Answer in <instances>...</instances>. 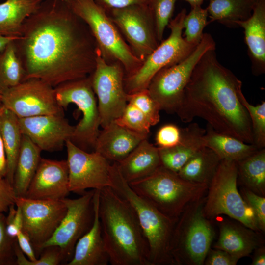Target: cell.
Instances as JSON below:
<instances>
[{
  "instance_id": "obj_33",
  "label": "cell",
  "mask_w": 265,
  "mask_h": 265,
  "mask_svg": "<svg viewBox=\"0 0 265 265\" xmlns=\"http://www.w3.org/2000/svg\"><path fill=\"white\" fill-rule=\"evenodd\" d=\"M25 76L13 40L0 52V90L2 92L19 84L24 81Z\"/></svg>"
},
{
  "instance_id": "obj_39",
  "label": "cell",
  "mask_w": 265,
  "mask_h": 265,
  "mask_svg": "<svg viewBox=\"0 0 265 265\" xmlns=\"http://www.w3.org/2000/svg\"><path fill=\"white\" fill-rule=\"evenodd\" d=\"M177 0H151L150 7L152 11L159 41L163 39L164 31L172 19Z\"/></svg>"
},
{
  "instance_id": "obj_31",
  "label": "cell",
  "mask_w": 265,
  "mask_h": 265,
  "mask_svg": "<svg viewBox=\"0 0 265 265\" xmlns=\"http://www.w3.org/2000/svg\"><path fill=\"white\" fill-rule=\"evenodd\" d=\"M221 160L212 150L204 146L190 158L178 174L186 181L209 186Z\"/></svg>"
},
{
  "instance_id": "obj_53",
  "label": "cell",
  "mask_w": 265,
  "mask_h": 265,
  "mask_svg": "<svg viewBox=\"0 0 265 265\" xmlns=\"http://www.w3.org/2000/svg\"><path fill=\"white\" fill-rule=\"evenodd\" d=\"M63 0V1H64L68 3L69 1L70 0Z\"/></svg>"
},
{
  "instance_id": "obj_11",
  "label": "cell",
  "mask_w": 265,
  "mask_h": 265,
  "mask_svg": "<svg viewBox=\"0 0 265 265\" xmlns=\"http://www.w3.org/2000/svg\"><path fill=\"white\" fill-rule=\"evenodd\" d=\"M58 104L66 109L70 104L76 105L82 113V118L75 126L71 141L87 151L94 149L100 132V117L90 75L81 79L67 81L54 87Z\"/></svg>"
},
{
  "instance_id": "obj_44",
  "label": "cell",
  "mask_w": 265,
  "mask_h": 265,
  "mask_svg": "<svg viewBox=\"0 0 265 265\" xmlns=\"http://www.w3.org/2000/svg\"><path fill=\"white\" fill-rule=\"evenodd\" d=\"M16 199L12 186L5 178H0V212H7L15 205Z\"/></svg>"
},
{
  "instance_id": "obj_41",
  "label": "cell",
  "mask_w": 265,
  "mask_h": 265,
  "mask_svg": "<svg viewBox=\"0 0 265 265\" xmlns=\"http://www.w3.org/2000/svg\"><path fill=\"white\" fill-rule=\"evenodd\" d=\"M242 197L253 212L260 231H265V198L244 188Z\"/></svg>"
},
{
  "instance_id": "obj_40",
  "label": "cell",
  "mask_w": 265,
  "mask_h": 265,
  "mask_svg": "<svg viewBox=\"0 0 265 265\" xmlns=\"http://www.w3.org/2000/svg\"><path fill=\"white\" fill-rule=\"evenodd\" d=\"M5 217L3 212H0V265H16V239L11 238L7 233Z\"/></svg>"
},
{
  "instance_id": "obj_19",
  "label": "cell",
  "mask_w": 265,
  "mask_h": 265,
  "mask_svg": "<svg viewBox=\"0 0 265 265\" xmlns=\"http://www.w3.org/2000/svg\"><path fill=\"white\" fill-rule=\"evenodd\" d=\"M70 193L67 160L41 159L25 197L61 200Z\"/></svg>"
},
{
  "instance_id": "obj_25",
  "label": "cell",
  "mask_w": 265,
  "mask_h": 265,
  "mask_svg": "<svg viewBox=\"0 0 265 265\" xmlns=\"http://www.w3.org/2000/svg\"><path fill=\"white\" fill-rule=\"evenodd\" d=\"M42 151L23 134L12 187L16 197H25L41 159Z\"/></svg>"
},
{
  "instance_id": "obj_28",
  "label": "cell",
  "mask_w": 265,
  "mask_h": 265,
  "mask_svg": "<svg viewBox=\"0 0 265 265\" xmlns=\"http://www.w3.org/2000/svg\"><path fill=\"white\" fill-rule=\"evenodd\" d=\"M208 23L217 22L229 27H237L239 22L252 15L258 0H207Z\"/></svg>"
},
{
  "instance_id": "obj_48",
  "label": "cell",
  "mask_w": 265,
  "mask_h": 265,
  "mask_svg": "<svg viewBox=\"0 0 265 265\" xmlns=\"http://www.w3.org/2000/svg\"><path fill=\"white\" fill-rule=\"evenodd\" d=\"M3 107L0 102V115L2 111ZM7 172L6 160L3 145V143L0 133V178H5Z\"/></svg>"
},
{
  "instance_id": "obj_20",
  "label": "cell",
  "mask_w": 265,
  "mask_h": 265,
  "mask_svg": "<svg viewBox=\"0 0 265 265\" xmlns=\"http://www.w3.org/2000/svg\"><path fill=\"white\" fill-rule=\"evenodd\" d=\"M148 136L113 121L100 131L94 151L109 161L118 163L127 157Z\"/></svg>"
},
{
  "instance_id": "obj_21",
  "label": "cell",
  "mask_w": 265,
  "mask_h": 265,
  "mask_svg": "<svg viewBox=\"0 0 265 265\" xmlns=\"http://www.w3.org/2000/svg\"><path fill=\"white\" fill-rule=\"evenodd\" d=\"M99 190H95L94 219L89 230L78 241L66 265H107L110 263L102 234L99 216Z\"/></svg>"
},
{
  "instance_id": "obj_14",
  "label": "cell",
  "mask_w": 265,
  "mask_h": 265,
  "mask_svg": "<svg viewBox=\"0 0 265 265\" xmlns=\"http://www.w3.org/2000/svg\"><path fill=\"white\" fill-rule=\"evenodd\" d=\"M108 11L132 53L143 62L160 43L150 5H135Z\"/></svg>"
},
{
  "instance_id": "obj_50",
  "label": "cell",
  "mask_w": 265,
  "mask_h": 265,
  "mask_svg": "<svg viewBox=\"0 0 265 265\" xmlns=\"http://www.w3.org/2000/svg\"><path fill=\"white\" fill-rule=\"evenodd\" d=\"M18 37H9L0 34V52H1L10 42L15 40Z\"/></svg>"
},
{
  "instance_id": "obj_17",
  "label": "cell",
  "mask_w": 265,
  "mask_h": 265,
  "mask_svg": "<svg viewBox=\"0 0 265 265\" xmlns=\"http://www.w3.org/2000/svg\"><path fill=\"white\" fill-rule=\"evenodd\" d=\"M95 190L85 192L78 198L61 199L66 206V213L51 238L43 245L42 250L48 246H57L63 251L67 263L71 259L78 240L92 225Z\"/></svg>"
},
{
  "instance_id": "obj_18",
  "label": "cell",
  "mask_w": 265,
  "mask_h": 265,
  "mask_svg": "<svg viewBox=\"0 0 265 265\" xmlns=\"http://www.w3.org/2000/svg\"><path fill=\"white\" fill-rule=\"evenodd\" d=\"M23 134L27 136L42 151L61 150L71 139L75 126L64 114L43 115L18 118Z\"/></svg>"
},
{
  "instance_id": "obj_47",
  "label": "cell",
  "mask_w": 265,
  "mask_h": 265,
  "mask_svg": "<svg viewBox=\"0 0 265 265\" xmlns=\"http://www.w3.org/2000/svg\"><path fill=\"white\" fill-rule=\"evenodd\" d=\"M16 241L21 250L30 261H34L37 259L30 239L22 230L19 232Z\"/></svg>"
},
{
  "instance_id": "obj_36",
  "label": "cell",
  "mask_w": 265,
  "mask_h": 265,
  "mask_svg": "<svg viewBox=\"0 0 265 265\" xmlns=\"http://www.w3.org/2000/svg\"><path fill=\"white\" fill-rule=\"evenodd\" d=\"M39 258L30 261L19 247L17 241L15 243L16 265H58L62 262H67L66 256L62 249L55 245L48 246L41 251Z\"/></svg>"
},
{
  "instance_id": "obj_42",
  "label": "cell",
  "mask_w": 265,
  "mask_h": 265,
  "mask_svg": "<svg viewBox=\"0 0 265 265\" xmlns=\"http://www.w3.org/2000/svg\"><path fill=\"white\" fill-rule=\"evenodd\" d=\"M182 137V129L173 124H165L158 131L155 140L158 147L170 148L179 143Z\"/></svg>"
},
{
  "instance_id": "obj_51",
  "label": "cell",
  "mask_w": 265,
  "mask_h": 265,
  "mask_svg": "<svg viewBox=\"0 0 265 265\" xmlns=\"http://www.w3.org/2000/svg\"><path fill=\"white\" fill-rule=\"evenodd\" d=\"M188 2L191 6V8L195 6H201L205 0H183Z\"/></svg>"
},
{
  "instance_id": "obj_13",
  "label": "cell",
  "mask_w": 265,
  "mask_h": 265,
  "mask_svg": "<svg viewBox=\"0 0 265 265\" xmlns=\"http://www.w3.org/2000/svg\"><path fill=\"white\" fill-rule=\"evenodd\" d=\"M70 192L83 194L87 189L101 190L112 186L114 162L97 152H88L66 141Z\"/></svg>"
},
{
  "instance_id": "obj_4",
  "label": "cell",
  "mask_w": 265,
  "mask_h": 265,
  "mask_svg": "<svg viewBox=\"0 0 265 265\" xmlns=\"http://www.w3.org/2000/svg\"><path fill=\"white\" fill-rule=\"evenodd\" d=\"M162 213L177 220L190 204L202 199L208 185L183 179L161 165L150 175L128 183Z\"/></svg>"
},
{
  "instance_id": "obj_10",
  "label": "cell",
  "mask_w": 265,
  "mask_h": 265,
  "mask_svg": "<svg viewBox=\"0 0 265 265\" xmlns=\"http://www.w3.org/2000/svg\"><path fill=\"white\" fill-rule=\"evenodd\" d=\"M215 49L212 35L204 33L201 42L186 58L156 74L147 90L161 110L176 112L196 65L206 52Z\"/></svg>"
},
{
  "instance_id": "obj_38",
  "label": "cell",
  "mask_w": 265,
  "mask_h": 265,
  "mask_svg": "<svg viewBox=\"0 0 265 265\" xmlns=\"http://www.w3.org/2000/svg\"><path fill=\"white\" fill-rule=\"evenodd\" d=\"M127 101L135 106L144 114L151 126H154L159 122L161 110L147 89L127 94Z\"/></svg>"
},
{
  "instance_id": "obj_23",
  "label": "cell",
  "mask_w": 265,
  "mask_h": 265,
  "mask_svg": "<svg viewBox=\"0 0 265 265\" xmlns=\"http://www.w3.org/2000/svg\"><path fill=\"white\" fill-rule=\"evenodd\" d=\"M205 131L196 123L182 129V137L178 144L170 148L158 147L161 165L178 173L196 153L205 146Z\"/></svg>"
},
{
  "instance_id": "obj_9",
  "label": "cell",
  "mask_w": 265,
  "mask_h": 265,
  "mask_svg": "<svg viewBox=\"0 0 265 265\" xmlns=\"http://www.w3.org/2000/svg\"><path fill=\"white\" fill-rule=\"evenodd\" d=\"M187 13L183 9L169 23V36L162 40L133 74L125 76L124 88L127 94L147 89L150 81L161 69L186 58L198 45L188 43L183 36V23Z\"/></svg>"
},
{
  "instance_id": "obj_22",
  "label": "cell",
  "mask_w": 265,
  "mask_h": 265,
  "mask_svg": "<svg viewBox=\"0 0 265 265\" xmlns=\"http://www.w3.org/2000/svg\"><path fill=\"white\" fill-rule=\"evenodd\" d=\"M251 62L252 72L259 76L265 73V0H258L251 16L239 22Z\"/></svg>"
},
{
  "instance_id": "obj_3",
  "label": "cell",
  "mask_w": 265,
  "mask_h": 265,
  "mask_svg": "<svg viewBox=\"0 0 265 265\" xmlns=\"http://www.w3.org/2000/svg\"><path fill=\"white\" fill-rule=\"evenodd\" d=\"M99 190V216L110 264L151 265L148 244L133 209L111 187Z\"/></svg>"
},
{
  "instance_id": "obj_34",
  "label": "cell",
  "mask_w": 265,
  "mask_h": 265,
  "mask_svg": "<svg viewBox=\"0 0 265 265\" xmlns=\"http://www.w3.org/2000/svg\"><path fill=\"white\" fill-rule=\"evenodd\" d=\"M207 9L201 6L192 7L186 14L183 23L184 37L189 43L197 46L204 35L203 30L208 23Z\"/></svg>"
},
{
  "instance_id": "obj_5",
  "label": "cell",
  "mask_w": 265,
  "mask_h": 265,
  "mask_svg": "<svg viewBox=\"0 0 265 265\" xmlns=\"http://www.w3.org/2000/svg\"><path fill=\"white\" fill-rule=\"evenodd\" d=\"M111 187L134 211L148 244L151 265H175L170 249L177 220L165 216L136 194L122 177L116 162Z\"/></svg>"
},
{
  "instance_id": "obj_8",
  "label": "cell",
  "mask_w": 265,
  "mask_h": 265,
  "mask_svg": "<svg viewBox=\"0 0 265 265\" xmlns=\"http://www.w3.org/2000/svg\"><path fill=\"white\" fill-rule=\"evenodd\" d=\"M236 162L221 160L209 185L202 213L207 219L225 214L254 231H259L253 211L237 188Z\"/></svg>"
},
{
  "instance_id": "obj_43",
  "label": "cell",
  "mask_w": 265,
  "mask_h": 265,
  "mask_svg": "<svg viewBox=\"0 0 265 265\" xmlns=\"http://www.w3.org/2000/svg\"><path fill=\"white\" fill-rule=\"evenodd\" d=\"M5 217L6 230L8 236L16 239L19 232L22 230L23 217L21 209L15 205H11Z\"/></svg>"
},
{
  "instance_id": "obj_37",
  "label": "cell",
  "mask_w": 265,
  "mask_h": 265,
  "mask_svg": "<svg viewBox=\"0 0 265 265\" xmlns=\"http://www.w3.org/2000/svg\"><path fill=\"white\" fill-rule=\"evenodd\" d=\"M114 121L120 126L147 135L152 126L144 114L129 103H128L122 114Z\"/></svg>"
},
{
  "instance_id": "obj_12",
  "label": "cell",
  "mask_w": 265,
  "mask_h": 265,
  "mask_svg": "<svg viewBox=\"0 0 265 265\" xmlns=\"http://www.w3.org/2000/svg\"><path fill=\"white\" fill-rule=\"evenodd\" d=\"M125 76L120 63L107 62L97 49L95 68L90 77L92 87L97 98L102 128L118 119L128 104L124 85Z\"/></svg>"
},
{
  "instance_id": "obj_45",
  "label": "cell",
  "mask_w": 265,
  "mask_h": 265,
  "mask_svg": "<svg viewBox=\"0 0 265 265\" xmlns=\"http://www.w3.org/2000/svg\"><path fill=\"white\" fill-rule=\"evenodd\" d=\"M238 260L226 251L216 249L209 251L204 263L206 265H236Z\"/></svg>"
},
{
  "instance_id": "obj_52",
  "label": "cell",
  "mask_w": 265,
  "mask_h": 265,
  "mask_svg": "<svg viewBox=\"0 0 265 265\" xmlns=\"http://www.w3.org/2000/svg\"><path fill=\"white\" fill-rule=\"evenodd\" d=\"M1 94H2V92L0 90V102L1 97Z\"/></svg>"
},
{
  "instance_id": "obj_1",
  "label": "cell",
  "mask_w": 265,
  "mask_h": 265,
  "mask_svg": "<svg viewBox=\"0 0 265 265\" xmlns=\"http://www.w3.org/2000/svg\"><path fill=\"white\" fill-rule=\"evenodd\" d=\"M24 80H41L53 87L90 76L97 47L85 23L62 0L42 1L14 40Z\"/></svg>"
},
{
  "instance_id": "obj_24",
  "label": "cell",
  "mask_w": 265,
  "mask_h": 265,
  "mask_svg": "<svg viewBox=\"0 0 265 265\" xmlns=\"http://www.w3.org/2000/svg\"><path fill=\"white\" fill-rule=\"evenodd\" d=\"M117 164L122 177L128 183L150 175L161 165L158 147L150 143L147 138Z\"/></svg>"
},
{
  "instance_id": "obj_32",
  "label": "cell",
  "mask_w": 265,
  "mask_h": 265,
  "mask_svg": "<svg viewBox=\"0 0 265 265\" xmlns=\"http://www.w3.org/2000/svg\"><path fill=\"white\" fill-rule=\"evenodd\" d=\"M238 179L245 187L262 196L265 195V149H261L236 162Z\"/></svg>"
},
{
  "instance_id": "obj_35",
  "label": "cell",
  "mask_w": 265,
  "mask_h": 265,
  "mask_svg": "<svg viewBox=\"0 0 265 265\" xmlns=\"http://www.w3.org/2000/svg\"><path fill=\"white\" fill-rule=\"evenodd\" d=\"M240 100L249 115L253 137V144L258 149L265 148V102L256 106L249 103L242 90L239 92Z\"/></svg>"
},
{
  "instance_id": "obj_29",
  "label": "cell",
  "mask_w": 265,
  "mask_h": 265,
  "mask_svg": "<svg viewBox=\"0 0 265 265\" xmlns=\"http://www.w3.org/2000/svg\"><path fill=\"white\" fill-rule=\"evenodd\" d=\"M0 133L6 160L7 172L5 179L12 186L23 134L18 118L4 107L0 115Z\"/></svg>"
},
{
  "instance_id": "obj_26",
  "label": "cell",
  "mask_w": 265,
  "mask_h": 265,
  "mask_svg": "<svg viewBox=\"0 0 265 265\" xmlns=\"http://www.w3.org/2000/svg\"><path fill=\"white\" fill-rule=\"evenodd\" d=\"M252 231L235 224L223 223L214 247L226 251L238 259L248 256L260 246L259 239Z\"/></svg>"
},
{
  "instance_id": "obj_2",
  "label": "cell",
  "mask_w": 265,
  "mask_h": 265,
  "mask_svg": "<svg viewBox=\"0 0 265 265\" xmlns=\"http://www.w3.org/2000/svg\"><path fill=\"white\" fill-rule=\"evenodd\" d=\"M241 90L242 82L218 61L215 50H209L196 65L176 113L184 123L199 117L218 132L253 144Z\"/></svg>"
},
{
  "instance_id": "obj_15",
  "label": "cell",
  "mask_w": 265,
  "mask_h": 265,
  "mask_svg": "<svg viewBox=\"0 0 265 265\" xmlns=\"http://www.w3.org/2000/svg\"><path fill=\"white\" fill-rule=\"evenodd\" d=\"M0 103L18 118L64 113L54 87L37 79L26 80L3 91Z\"/></svg>"
},
{
  "instance_id": "obj_49",
  "label": "cell",
  "mask_w": 265,
  "mask_h": 265,
  "mask_svg": "<svg viewBox=\"0 0 265 265\" xmlns=\"http://www.w3.org/2000/svg\"><path fill=\"white\" fill-rule=\"evenodd\" d=\"M255 254L252 265H265V247H258Z\"/></svg>"
},
{
  "instance_id": "obj_30",
  "label": "cell",
  "mask_w": 265,
  "mask_h": 265,
  "mask_svg": "<svg viewBox=\"0 0 265 265\" xmlns=\"http://www.w3.org/2000/svg\"><path fill=\"white\" fill-rule=\"evenodd\" d=\"M43 0H5L0 3V34L18 37L25 20L39 7Z\"/></svg>"
},
{
  "instance_id": "obj_27",
  "label": "cell",
  "mask_w": 265,
  "mask_h": 265,
  "mask_svg": "<svg viewBox=\"0 0 265 265\" xmlns=\"http://www.w3.org/2000/svg\"><path fill=\"white\" fill-rule=\"evenodd\" d=\"M205 130V146L212 150L221 160L237 162L259 150L253 144L218 132L208 124Z\"/></svg>"
},
{
  "instance_id": "obj_46",
  "label": "cell",
  "mask_w": 265,
  "mask_h": 265,
  "mask_svg": "<svg viewBox=\"0 0 265 265\" xmlns=\"http://www.w3.org/2000/svg\"><path fill=\"white\" fill-rule=\"evenodd\" d=\"M106 11L135 5H149L151 0H94Z\"/></svg>"
},
{
  "instance_id": "obj_6",
  "label": "cell",
  "mask_w": 265,
  "mask_h": 265,
  "mask_svg": "<svg viewBox=\"0 0 265 265\" xmlns=\"http://www.w3.org/2000/svg\"><path fill=\"white\" fill-rule=\"evenodd\" d=\"M74 13L88 26L101 56L108 63L119 62L125 76L135 72L142 62L132 53L106 11L94 0H70Z\"/></svg>"
},
{
  "instance_id": "obj_7",
  "label": "cell",
  "mask_w": 265,
  "mask_h": 265,
  "mask_svg": "<svg viewBox=\"0 0 265 265\" xmlns=\"http://www.w3.org/2000/svg\"><path fill=\"white\" fill-rule=\"evenodd\" d=\"M204 199L189 205L176 221L170 249L175 265L204 264L214 236L202 213Z\"/></svg>"
},
{
  "instance_id": "obj_16",
  "label": "cell",
  "mask_w": 265,
  "mask_h": 265,
  "mask_svg": "<svg viewBox=\"0 0 265 265\" xmlns=\"http://www.w3.org/2000/svg\"><path fill=\"white\" fill-rule=\"evenodd\" d=\"M23 217L22 231L30 239L36 252L52 236L63 218L67 207L62 200L33 199L16 197Z\"/></svg>"
}]
</instances>
